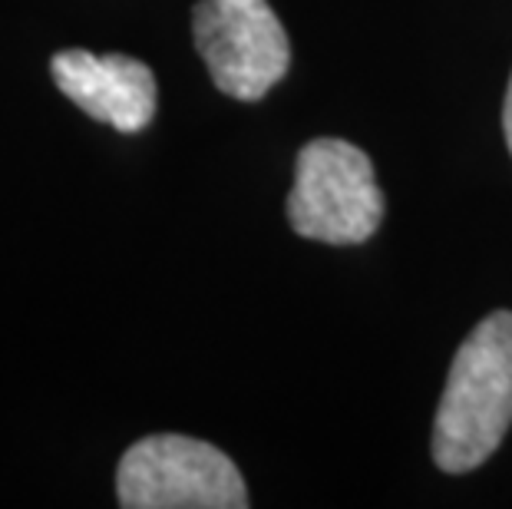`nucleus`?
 Segmentation results:
<instances>
[{"mask_svg": "<svg viewBox=\"0 0 512 509\" xmlns=\"http://www.w3.org/2000/svg\"><path fill=\"white\" fill-rule=\"evenodd\" d=\"M192 37L215 90L232 100H261L291 67L288 34L268 0H199Z\"/></svg>", "mask_w": 512, "mask_h": 509, "instance_id": "4", "label": "nucleus"}, {"mask_svg": "<svg viewBox=\"0 0 512 509\" xmlns=\"http://www.w3.org/2000/svg\"><path fill=\"white\" fill-rule=\"evenodd\" d=\"M503 133H506V146H509V153H512V77H509L506 106H503Z\"/></svg>", "mask_w": 512, "mask_h": 509, "instance_id": "6", "label": "nucleus"}, {"mask_svg": "<svg viewBox=\"0 0 512 509\" xmlns=\"http://www.w3.org/2000/svg\"><path fill=\"white\" fill-rule=\"evenodd\" d=\"M126 509H245L248 490L219 447L182 433H156L133 443L116 473Z\"/></svg>", "mask_w": 512, "mask_h": 509, "instance_id": "3", "label": "nucleus"}, {"mask_svg": "<svg viewBox=\"0 0 512 509\" xmlns=\"http://www.w3.org/2000/svg\"><path fill=\"white\" fill-rule=\"evenodd\" d=\"M50 73L67 100L119 133H143L156 116V77L136 57L60 50Z\"/></svg>", "mask_w": 512, "mask_h": 509, "instance_id": "5", "label": "nucleus"}, {"mask_svg": "<svg viewBox=\"0 0 512 509\" xmlns=\"http://www.w3.org/2000/svg\"><path fill=\"white\" fill-rule=\"evenodd\" d=\"M509 427L512 311H493L453 357L433 424V460L443 473H470L499 450Z\"/></svg>", "mask_w": 512, "mask_h": 509, "instance_id": "1", "label": "nucleus"}, {"mask_svg": "<svg viewBox=\"0 0 512 509\" xmlns=\"http://www.w3.org/2000/svg\"><path fill=\"white\" fill-rule=\"evenodd\" d=\"M288 222L314 242H367L384 222V192L364 149L344 139H311L294 162Z\"/></svg>", "mask_w": 512, "mask_h": 509, "instance_id": "2", "label": "nucleus"}]
</instances>
